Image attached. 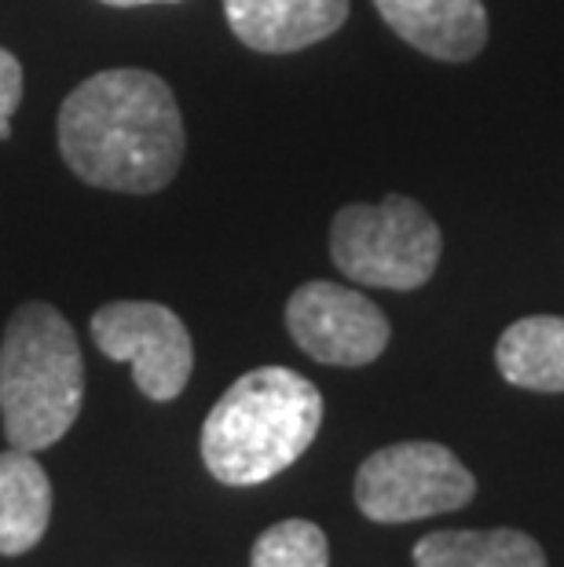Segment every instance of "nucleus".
I'll list each match as a JSON object with an SVG mask.
<instances>
[{"mask_svg":"<svg viewBox=\"0 0 564 567\" xmlns=\"http://www.w3.org/2000/svg\"><path fill=\"white\" fill-rule=\"evenodd\" d=\"M59 154L81 184L122 195L170 187L184 162L176 95L151 70H103L59 106Z\"/></svg>","mask_w":564,"mask_h":567,"instance_id":"1","label":"nucleus"},{"mask_svg":"<svg viewBox=\"0 0 564 567\" xmlns=\"http://www.w3.org/2000/svg\"><path fill=\"white\" fill-rule=\"evenodd\" d=\"M322 395L290 367L243 373L202 425V462L227 487H257L286 473L319 436Z\"/></svg>","mask_w":564,"mask_h":567,"instance_id":"2","label":"nucleus"},{"mask_svg":"<svg viewBox=\"0 0 564 567\" xmlns=\"http://www.w3.org/2000/svg\"><path fill=\"white\" fill-rule=\"evenodd\" d=\"M85 403V359L63 311L27 300L0 341V421L16 451L38 454L74 429Z\"/></svg>","mask_w":564,"mask_h":567,"instance_id":"3","label":"nucleus"},{"mask_svg":"<svg viewBox=\"0 0 564 567\" xmlns=\"http://www.w3.org/2000/svg\"><path fill=\"white\" fill-rule=\"evenodd\" d=\"M443 235L422 202L386 195L375 205H345L330 224V257L356 286L407 289L437 275Z\"/></svg>","mask_w":564,"mask_h":567,"instance_id":"4","label":"nucleus"},{"mask_svg":"<svg viewBox=\"0 0 564 567\" xmlns=\"http://www.w3.org/2000/svg\"><path fill=\"white\" fill-rule=\"evenodd\" d=\"M356 505L375 524H411L473 502L476 480L451 446L407 440L381 446L359 465Z\"/></svg>","mask_w":564,"mask_h":567,"instance_id":"5","label":"nucleus"},{"mask_svg":"<svg viewBox=\"0 0 564 567\" xmlns=\"http://www.w3.org/2000/svg\"><path fill=\"white\" fill-rule=\"evenodd\" d=\"M95 348L132 367L136 389L154 403H173L195 370V341L173 308L154 300H114L92 316Z\"/></svg>","mask_w":564,"mask_h":567,"instance_id":"6","label":"nucleus"},{"mask_svg":"<svg viewBox=\"0 0 564 567\" xmlns=\"http://www.w3.org/2000/svg\"><path fill=\"white\" fill-rule=\"evenodd\" d=\"M286 330L322 367H367L389 348L392 326L375 300L341 282H305L286 300Z\"/></svg>","mask_w":564,"mask_h":567,"instance_id":"7","label":"nucleus"},{"mask_svg":"<svg viewBox=\"0 0 564 567\" xmlns=\"http://www.w3.org/2000/svg\"><path fill=\"white\" fill-rule=\"evenodd\" d=\"M400 41L440 63H470L488 44L484 0H375Z\"/></svg>","mask_w":564,"mask_h":567,"instance_id":"8","label":"nucleus"},{"mask_svg":"<svg viewBox=\"0 0 564 567\" xmlns=\"http://www.w3.org/2000/svg\"><path fill=\"white\" fill-rule=\"evenodd\" d=\"M224 19L246 48L286 55L334 38L348 19V0H224Z\"/></svg>","mask_w":564,"mask_h":567,"instance_id":"9","label":"nucleus"},{"mask_svg":"<svg viewBox=\"0 0 564 567\" xmlns=\"http://www.w3.org/2000/svg\"><path fill=\"white\" fill-rule=\"evenodd\" d=\"M52 520V480L30 451L0 454V557H22Z\"/></svg>","mask_w":564,"mask_h":567,"instance_id":"10","label":"nucleus"},{"mask_svg":"<svg viewBox=\"0 0 564 567\" xmlns=\"http://www.w3.org/2000/svg\"><path fill=\"white\" fill-rule=\"evenodd\" d=\"M414 567H546L543 546L513 527L433 530L414 546Z\"/></svg>","mask_w":564,"mask_h":567,"instance_id":"11","label":"nucleus"},{"mask_svg":"<svg viewBox=\"0 0 564 567\" xmlns=\"http://www.w3.org/2000/svg\"><path fill=\"white\" fill-rule=\"evenodd\" d=\"M495 367L510 384L527 392H564V319H517L495 344Z\"/></svg>","mask_w":564,"mask_h":567,"instance_id":"12","label":"nucleus"},{"mask_svg":"<svg viewBox=\"0 0 564 567\" xmlns=\"http://www.w3.org/2000/svg\"><path fill=\"white\" fill-rule=\"evenodd\" d=\"M249 567H330V546L319 524L283 520L260 530Z\"/></svg>","mask_w":564,"mask_h":567,"instance_id":"13","label":"nucleus"},{"mask_svg":"<svg viewBox=\"0 0 564 567\" xmlns=\"http://www.w3.org/2000/svg\"><path fill=\"white\" fill-rule=\"evenodd\" d=\"M19 103H22V63L8 48H0V122H11Z\"/></svg>","mask_w":564,"mask_h":567,"instance_id":"14","label":"nucleus"},{"mask_svg":"<svg viewBox=\"0 0 564 567\" xmlns=\"http://www.w3.org/2000/svg\"><path fill=\"white\" fill-rule=\"evenodd\" d=\"M111 8H143V4H180V0H100Z\"/></svg>","mask_w":564,"mask_h":567,"instance_id":"15","label":"nucleus"},{"mask_svg":"<svg viewBox=\"0 0 564 567\" xmlns=\"http://www.w3.org/2000/svg\"><path fill=\"white\" fill-rule=\"evenodd\" d=\"M0 140H11V122H0Z\"/></svg>","mask_w":564,"mask_h":567,"instance_id":"16","label":"nucleus"}]
</instances>
